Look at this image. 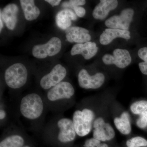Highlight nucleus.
<instances>
[{
  "label": "nucleus",
  "instance_id": "f257e3e1",
  "mask_svg": "<svg viewBox=\"0 0 147 147\" xmlns=\"http://www.w3.org/2000/svg\"><path fill=\"white\" fill-rule=\"evenodd\" d=\"M43 108L42 98L36 93L29 94L21 99L20 112L22 115L29 119L39 118L43 112Z\"/></svg>",
  "mask_w": 147,
  "mask_h": 147
},
{
  "label": "nucleus",
  "instance_id": "f03ea898",
  "mask_svg": "<svg viewBox=\"0 0 147 147\" xmlns=\"http://www.w3.org/2000/svg\"><path fill=\"white\" fill-rule=\"evenodd\" d=\"M28 71L26 66L21 63L12 65L6 70L5 80L9 88L18 89L24 86L28 79Z\"/></svg>",
  "mask_w": 147,
  "mask_h": 147
},
{
  "label": "nucleus",
  "instance_id": "7ed1b4c3",
  "mask_svg": "<svg viewBox=\"0 0 147 147\" xmlns=\"http://www.w3.org/2000/svg\"><path fill=\"white\" fill-rule=\"evenodd\" d=\"M94 113L90 109L76 110L73 114L74 125L76 134L80 137H84L90 133L94 119Z\"/></svg>",
  "mask_w": 147,
  "mask_h": 147
},
{
  "label": "nucleus",
  "instance_id": "20e7f679",
  "mask_svg": "<svg viewBox=\"0 0 147 147\" xmlns=\"http://www.w3.org/2000/svg\"><path fill=\"white\" fill-rule=\"evenodd\" d=\"M61 48V40L57 37H54L44 44L35 45L32 50L34 57L42 59L47 57H52L57 54Z\"/></svg>",
  "mask_w": 147,
  "mask_h": 147
},
{
  "label": "nucleus",
  "instance_id": "39448f33",
  "mask_svg": "<svg viewBox=\"0 0 147 147\" xmlns=\"http://www.w3.org/2000/svg\"><path fill=\"white\" fill-rule=\"evenodd\" d=\"M134 11L131 8H127L122 11L120 14L115 15L108 18L105 24L109 28L128 30L133 20Z\"/></svg>",
  "mask_w": 147,
  "mask_h": 147
},
{
  "label": "nucleus",
  "instance_id": "423d86ee",
  "mask_svg": "<svg viewBox=\"0 0 147 147\" xmlns=\"http://www.w3.org/2000/svg\"><path fill=\"white\" fill-rule=\"evenodd\" d=\"M102 60L107 65L114 64L119 68L123 69L130 64L131 58L127 50L117 48L113 51V55L108 54L104 55Z\"/></svg>",
  "mask_w": 147,
  "mask_h": 147
},
{
  "label": "nucleus",
  "instance_id": "0eeeda50",
  "mask_svg": "<svg viewBox=\"0 0 147 147\" xmlns=\"http://www.w3.org/2000/svg\"><path fill=\"white\" fill-rule=\"evenodd\" d=\"M66 69L61 64L55 66L50 73L43 76L40 81V86L43 89L47 90L61 83L65 77Z\"/></svg>",
  "mask_w": 147,
  "mask_h": 147
},
{
  "label": "nucleus",
  "instance_id": "6e6552de",
  "mask_svg": "<svg viewBox=\"0 0 147 147\" xmlns=\"http://www.w3.org/2000/svg\"><path fill=\"white\" fill-rule=\"evenodd\" d=\"M105 81L103 74L97 73L94 75H89L86 70L82 69L78 74L79 86L86 89H96L100 88Z\"/></svg>",
  "mask_w": 147,
  "mask_h": 147
},
{
  "label": "nucleus",
  "instance_id": "1a4fd4ad",
  "mask_svg": "<svg viewBox=\"0 0 147 147\" xmlns=\"http://www.w3.org/2000/svg\"><path fill=\"white\" fill-rule=\"evenodd\" d=\"M94 129L93 136L94 139L100 142H105L111 140L115 137V133L114 129L101 117L95 120L93 124Z\"/></svg>",
  "mask_w": 147,
  "mask_h": 147
},
{
  "label": "nucleus",
  "instance_id": "9d476101",
  "mask_svg": "<svg viewBox=\"0 0 147 147\" xmlns=\"http://www.w3.org/2000/svg\"><path fill=\"white\" fill-rule=\"evenodd\" d=\"M74 88L70 83L61 82L51 88L47 93V97L50 101H56L62 99H69L74 94Z\"/></svg>",
  "mask_w": 147,
  "mask_h": 147
},
{
  "label": "nucleus",
  "instance_id": "9b49d317",
  "mask_svg": "<svg viewBox=\"0 0 147 147\" xmlns=\"http://www.w3.org/2000/svg\"><path fill=\"white\" fill-rule=\"evenodd\" d=\"M57 125L59 129L58 139L60 142L68 143L75 139L76 133L72 120L66 118L61 119L58 121Z\"/></svg>",
  "mask_w": 147,
  "mask_h": 147
},
{
  "label": "nucleus",
  "instance_id": "f8f14e48",
  "mask_svg": "<svg viewBox=\"0 0 147 147\" xmlns=\"http://www.w3.org/2000/svg\"><path fill=\"white\" fill-rule=\"evenodd\" d=\"M65 36L69 42L77 44L89 42L91 39L89 31L82 27H69L66 30Z\"/></svg>",
  "mask_w": 147,
  "mask_h": 147
},
{
  "label": "nucleus",
  "instance_id": "ddd939ff",
  "mask_svg": "<svg viewBox=\"0 0 147 147\" xmlns=\"http://www.w3.org/2000/svg\"><path fill=\"white\" fill-rule=\"evenodd\" d=\"M98 50V47L96 43L89 41L74 45L71 49V55L72 56L81 55L84 59L89 60L96 55Z\"/></svg>",
  "mask_w": 147,
  "mask_h": 147
},
{
  "label": "nucleus",
  "instance_id": "4468645a",
  "mask_svg": "<svg viewBox=\"0 0 147 147\" xmlns=\"http://www.w3.org/2000/svg\"><path fill=\"white\" fill-rule=\"evenodd\" d=\"M118 4V2L116 0H101L94 9L92 16L95 19L103 20L110 11L117 8Z\"/></svg>",
  "mask_w": 147,
  "mask_h": 147
},
{
  "label": "nucleus",
  "instance_id": "2eb2a0df",
  "mask_svg": "<svg viewBox=\"0 0 147 147\" xmlns=\"http://www.w3.org/2000/svg\"><path fill=\"white\" fill-rule=\"evenodd\" d=\"M130 34V32L128 30L113 28L105 29L100 35L99 41L102 45H107L117 38L129 39L131 37Z\"/></svg>",
  "mask_w": 147,
  "mask_h": 147
},
{
  "label": "nucleus",
  "instance_id": "dca6fc26",
  "mask_svg": "<svg viewBox=\"0 0 147 147\" xmlns=\"http://www.w3.org/2000/svg\"><path fill=\"white\" fill-rule=\"evenodd\" d=\"M130 110L133 114L139 115V117L136 122L137 126L142 129L147 127V100H139L134 102L130 106Z\"/></svg>",
  "mask_w": 147,
  "mask_h": 147
},
{
  "label": "nucleus",
  "instance_id": "f3484780",
  "mask_svg": "<svg viewBox=\"0 0 147 147\" xmlns=\"http://www.w3.org/2000/svg\"><path fill=\"white\" fill-rule=\"evenodd\" d=\"M18 8L15 4H10L6 6L2 12L1 11V15L7 28L13 30L16 27L18 21L17 14Z\"/></svg>",
  "mask_w": 147,
  "mask_h": 147
},
{
  "label": "nucleus",
  "instance_id": "a211bd4d",
  "mask_svg": "<svg viewBox=\"0 0 147 147\" xmlns=\"http://www.w3.org/2000/svg\"><path fill=\"white\" fill-rule=\"evenodd\" d=\"M77 16L73 11L65 9L59 11L56 17V24L60 28L66 30L71 26V21H76Z\"/></svg>",
  "mask_w": 147,
  "mask_h": 147
},
{
  "label": "nucleus",
  "instance_id": "6ab92c4d",
  "mask_svg": "<svg viewBox=\"0 0 147 147\" xmlns=\"http://www.w3.org/2000/svg\"><path fill=\"white\" fill-rule=\"evenodd\" d=\"M20 3L24 16L28 21L35 20L39 16L40 11L34 4L33 0H21Z\"/></svg>",
  "mask_w": 147,
  "mask_h": 147
},
{
  "label": "nucleus",
  "instance_id": "aec40b11",
  "mask_svg": "<svg viewBox=\"0 0 147 147\" xmlns=\"http://www.w3.org/2000/svg\"><path fill=\"white\" fill-rule=\"evenodd\" d=\"M116 128L121 134L127 135L131 131L129 115L126 112H123L120 117H116L114 120Z\"/></svg>",
  "mask_w": 147,
  "mask_h": 147
},
{
  "label": "nucleus",
  "instance_id": "412c9836",
  "mask_svg": "<svg viewBox=\"0 0 147 147\" xmlns=\"http://www.w3.org/2000/svg\"><path fill=\"white\" fill-rule=\"evenodd\" d=\"M24 139L19 135L14 134L6 137L0 143V147H22Z\"/></svg>",
  "mask_w": 147,
  "mask_h": 147
},
{
  "label": "nucleus",
  "instance_id": "4be33fe9",
  "mask_svg": "<svg viewBox=\"0 0 147 147\" xmlns=\"http://www.w3.org/2000/svg\"><path fill=\"white\" fill-rule=\"evenodd\" d=\"M138 55L143 61L139 63V69L143 74L147 75V47L140 48L138 51Z\"/></svg>",
  "mask_w": 147,
  "mask_h": 147
},
{
  "label": "nucleus",
  "instance_id": "5701e85b",
  "mask_svg": "<svg viewBox=\"0 0 147 147\" xmlns=\"http://www.w3.org/2000/svg\"><path fill=\"white\" fill-rule=\"evenodd\" d=\"M126 145L129 147H146L147 146V141L143 137H134L127 140Z\"/></svg>",
  "mask_w": 147,
  "mask_h": 147
},
{
  "label": "nucleus",
  "instance_id": "b1692460",
  "mask_svg": "<svg viewBox=\"0 0 147 147\" xmlns=\"http://www.w3.org/2000/svg\"><path fill=\"white\" fill-rule=\"evenodd\" d=\"M86 3V1L84 0H71L69 1L63 2L61 6L64 8L73 9L75 7L84 5Z\"/></svg>",
  "mask_w": 147,
  "mask_h": 147
},
{
  "label": "nucleus",
  "instance_id": "393cba45",
  "mask_svg": "<svg viewBox=\"0 0 147 147\" xmlns=\"http://www.w3.org/2000/svg\"><path fill=\"white\" fill-rule=\"evenodd\" d=\"M85 147H108L105 144H101L99 140L92 138L87 139L85 142Z\"/></svg>",
  "mask_w": 147,
  "mask_h": 147
},
{
  "label": "nucleus",
  "instance_id": "a878e982",
  "mask_svg": "<svg viewBox=\"0 0 147 147\" xmlns=\"http://www.w3.org/2000/svg\"><path fill=\"white\" fill-rule=\"evenodd\" d=\"M75 13L79 17H82L86 14V9L84 7L80 6L75 7L73 8Z\"/></svg>",
  "mask_w": 147,
  "mask_h": 147
},
{
  "label": "nucleus",
  "instance_id": "bb28decb",
  "mask_svg": "<svg viewBox=\"0 0 147 147\" xmlns=\"http://www.w3.org/2000/svg\"><path fill=\"white\" fill-rule=\"evenodd\" d=\"M45 1L53 7L59 5L61 2V0H45Z\"/></svg>",
  "mask_w": 147,
  "mask_h": 147
},
{
  "label": "nucleus",
  "instance_id": "cd10ccee",
  "mask_svg": "<svg viewBox=\"0 0 147 147\" xmlns=\"http://www.w3.org/2000/svg\"><path fill=\"white\" fill-rule=\"evenodd\" d=\"M6 113L5 110H1L0 111V119L3 120L5 118Z\"/></svg>",
  "mask_w": 147,
  "mask_h": 147
},
{
  "label": "nucleus",
  "instance_id": "c85d7f7f",
  "mask_svg": "<svg viewBox=\"0 0 147 147\" xmlns=\"http://www.w3.org/2000/svg\"><path fill=\"white\" fill-rule=\"evenodd\" d=\"M2 16L1 15V17H0V23H1V24H0V32H1L2 29H3V23L2 20Z\"/></svg>",
  "mask_w": 147,
  "mask_h": 147
},
{
  "label": "nucleus",
  "instance_id": "c756f323",
  "mask_svg": "<svg viewBox=\"0 0 147 147\" xmlns=\"http://www.w3.org/2000/svg\"><path fill=\"white\" fill-rule=\"evenodd\" d=\"M22 147H30L28 146H23Z\"/></svg>",
  "mask_w": 147,
  "mask_h": 147
},
{
  "label": "nucleus",
  "instance_id": "7c9ffc66",
  "mask_svg": "<svg viewBox=\"0 0 147 147\" xmlns=\"http://www.w3.org/2000/svg\"></svg>",
  "mask_w": 147,
  "mask_h": 147
}]
</instances>
